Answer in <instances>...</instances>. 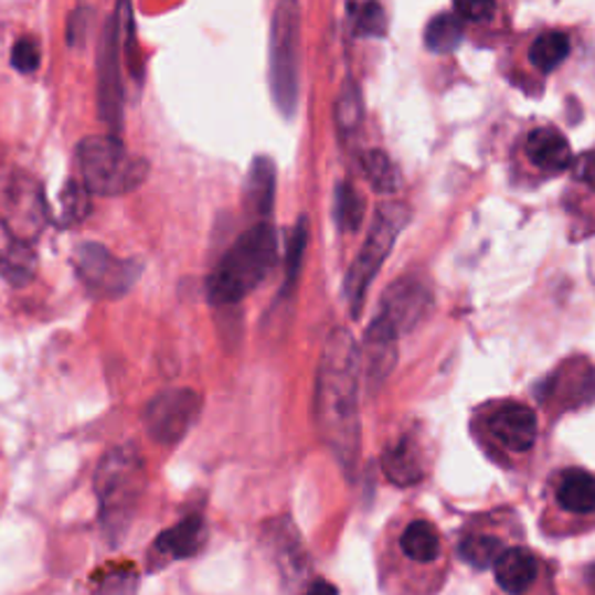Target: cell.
I'll return each instance as SVG.
<instances>
[{
  "mask_svg": "<svg viewBox=\"0 0 595 595\" xmlns=\"http://www.w3.org/2000/svg\"><path fill=\"white\" fill-rule=\"evenodd\" d=\"M315 414L326 445L344 468L359 454V354L347 330L328 338L315 393Z\"/></svg>",
  "mask_w": 595,
  "mask_h": 595,
  "instance_id": "obj_1",
  "label": "cell"
},
{
  "mask_svg": "<svg viewBox=\"0 0 595 595\" xmlns=\"http://www.w3.org/2000/svg\"><path fill=\"white\" fill-rule=\"evenodd\" d=\"M147 484V466L136 445H119L109 449L94 477V489L98 496V519L105 540L117 546L124 542L130 523L138 512Z\"/></svg>",
  "mask_w": 595,
  "mask_h": 595,
  "instance_id": "obj_2",
  "label": "cell"
},
{
  "mask_svg": "<svg viewBox=\"0 0 595 595\" xmlns=\"http://www.w3.org/2000/svg\"><path fill=\"white\" fill-rule=\"evenodd\" d=\"M277 263V233L273 224L261 222L242 233L208 277V298L214 305L245 300L268 277Z\"/></svg>",
  "mask_w": 595,
  "mask_h": 595,
  "instance_id": "obj_3",
  "label": "cell"
},
{
  "mask_svg": "<svg viewBox=\"0 0 595 595\" xmlns=\"http://www.w3.org/2000/svg\"><path fill=\"white\" fill-rule=\"evenodd\" d=\"M82 182L98 195H124L142 187L149 174L145 159L130 157L117 136H92L77 147Z\"/></svg>",
  "mask_w": 595,
  "mask_h": 595,
  "instance_id": "obj_4",
  "label": "cell"
},
{
  "mask_svg": "<svg viewBox=\"0 0 595 595\" xmlns=\"http://www.w3.org/2000/svg\"><path fill=\"white\" fill-rule=\"evenodd\" d=\"M270 89L284 117H294L300 92V6L279 0L270 29Z\"/></svg>",
  "mask_w": 595,
  "mask_h": 595,
  "instance_id": "obj_5",
  "label": "cell"
},
{
  "mask_svg": "<svg viewBox=\"0 0 595 595\" xmlns=\"http://www.w3.org/2000/svg\"><path fill=\"white\" fill-rule=\"evenodd\" d=\"M407 222V210L401 205H384L374 214V224L368 233L363 249L359 252L354 266L349 268L344 279V296L349 302V310L354 317L361 315V307L368 294V286L380 273L384 258L393 249V240L399 237Z\"/></svg>",
  "mask_w": 595,
  "mask_h": 595,
  "instance_id": "obj_6",
  "label": "cell"
},
{
  "mask_svg": "<svg viewBox=\"0 0 595 595\" xmlns=\"http://www.w3.org/2000/svg\"><path fill=\"white\" fill-rule=\"evenodd\" d=\"M73 268L86 291L107 300L126 296L142 275V263L136 258H119L98 242H82L75 247Z\"/></svg>",
  "mask_w": 595,
  "mask_h": 595,
  "instance_id": "obj_7",
  "label": "cell"
},
{
  "mask_svg": "<svg viewBox=\"0 0 595 595\" xmlns=\"http://www.w3.org/2000/svg\"><path fill=\"white\" fill-rule=\"evenodd\" d=\"M0 222L17 240L31 242L47 222V205L38 182L19 170L0 172Z\"/></svg>",
  "mask_w": 595,
  "mask_h": 595,
  "instance_id": "obj_8",
  "label": "cell"
},
{
  "mask_svg": "<svg viewBox=\"0 0 595 595\" xmlns=\"http://www.w3.org/2000/svg\"><path fill=\"white\" fill-rule=\"evenodd\" d=\"M203 401L193 389H168L147 403L142 412V424L153 443L172 447L182 443L193 428Z\"/></svg>",
  "mask_w": 595,
  "mask_h": 595,
  "instance_id": "obj_9",
  "label": "cell"
},
{
  "mask_svg": "<svg viewBox=\"0 0 595 595\" xmlns=\"http://www.w3.org/2000/svg\"><path fill=\"white\" fill-rule=\"evenodd\" d=\"M121 17L107 21L98 52V113L113 134L124 126L121 92Z\"/></svg>",
  "mask_w": 595,
  "mask_h": 595,
  "instance_id": "obj_10",
  "label": "cell"
},
{
  "mask_svg": "<svg viewBox=\"0 0 595 595\" xmlns=\"http://www.w3.org/2000/svg\"><path fill=\"white\" fill-rule=\"evenodd\" d=\"M489 431L500 447L510 451H528L538 439V418L531 407L504 403L491 414Z\"/></svg>",
  "mask_w": 595,
  "mask_h": 595,
  "instance_id": "obj_11",
  "label": "cell"
},
{
  "mask_svg": "<svg viewBox=\"0 0 595 595\" xmlns=\"http://www.w3.org/2000/svg\"><path fill=\"white\" fill-rule=\"evenodd\" d=\"M208 538V525L201 514H189L187 519L178 521L168 531H163L151 549V567L163 565V561H174V559H191L198 551L203 549Z\"/></svg>",
  "mask_w": 595,
  "mask_h": 595,
  "instance_id": "obj_12",
  "label": "cell"
},
{
  "mask_svg": "<svg viewBox=\"0 0 595 595\" xmlns=\"http://www.w3.org/2000/svg\"><path fill=\"white\" fill-rule=\"evenodd\" d=\"M266 542L281 570L284 582L289 588H298V580L307 572V554L291 521H270L266 525Z\"/></svg>",
  "mask_w": 595,
  "mask_h": 595,
  "instance_id": "obj_13",
  "label": "cell"
},
{
  "mask_svg": "<svg viewBox=\"0 0 595 595\" xmlns=\"http://www.w3.org/2000/svg\"><path fill=\"white\" fill-rule=\"evenodd\" d=\"M525 153L535 168L546 172H563L572 163L570 142L554 128L533 130L525 140Z\"/></svg>",
  "mask_w": 595,
  "mask_h": 595,
  "instance_id": "obj_14",
  "label": "cell"
},
{
  "mask_svg": "<svg viewBox=\"0 0 595 595\" xmlns=\"http://www.w3.org/2000/svg\"><path fill=\"white\" fill-rule=\"evenodd\" d=\"M493 567L498 586L507 593H525L538 580V559L525 549H504Z\"/></svg>",
  "mask_w": 595,
  "mask_h": 595,
  "instance_id": "obj_15",
  "label": "cell"
},
{
  "mask_svg": "<svg viewBox=\"0 0 595 595\" xmlns=\"http://www.w3.org/2000/svg\"><path fill=\"white\" fill-rule=\"evenodd\" d=\"M424 300H426V296L422 294V289H418L414 281H399L386 291L378 317L389 321L395 330L410 328L414 323V319L422 315Z\"/></svg>",
  "mask_w": 595,
  "mask_h": 595,
  "instance_id": "obj_16",
  "label": "cell"
},
{
  "mask_svg": "<svg viewBox=\"0 0 595 595\" xmlns=\"http://www.w3.org/2000/svg\"><path fill=\"white\" fill-rule=\"evenodd\" d=\"M275 187H277V170L273 159L256 157L249 166L245 182L247 208L258 216H268L275 203Z\"/></svg>",
  "mask_w": 595,
  "mask_h": 595,
  "instance_id": "obj_17",
  "label": "cell"
},
{
  "mask_svg": "<svg viewBox=\"0 0 595 595\" xmlns=\"http://www.w3.org/2000/svg\"><path fill=\"white\" fill-rule=\"evenodd\" d=\"M556 502L572 514L595 512V477L586 470L563 472L556 489Z\"/></svg>",
  "mask_w": 595,
  "mask_h": 595,
  "instance_id": "obj_18",
  "label": "cell"
},
{
  "mask_svg": "<svg viewBox=\"0 0 595 595\" xmlns=\"http://www.w3.org/2000/svg\"><path fill=\"white\" fill-rule=\"evenodd\" d=\"M38 273V254L31 242L12 240L0 252V277H3L14 289H21L33 281Z\"/></svg>",
  "mask_w": 595,
  "mask_h": 595,
  "instance_id": "obj_19",
  "label": "cell"
},
{
  "mask_svg": "<svg viewBox=\"0 0 595 595\" xmlns=\"http://www.w3.org/2000/svg\"><path fill=\"white\" fill-rule=\"evenodd\" d=\"M382 468H384L386 477L393 484H399V487H412V484H416L418 479L424 477L422 463H418L416 449L410 439H401L399 445H393L384 451Z\"/></svg>",
  "mask_w": 595,
  "mask_h": 595,
  "instance_id": "obj_20",
  "label": "cell"
},
{
  "mask_svg": "<svg viewBox=\"0 0 595 595\" xmlns=\"http://www.w3.org/2000/svg\"><path fill=\"white\" fill-rule=\"evenodd\" d=\"M403 554L414 563H433L439 556V535L428 521H412L401 538Z\"/></svg>",
  "mask_w": 595,
  "mask_h": 595,
  "instance_id": "obj_21",
  "label": "cell"
},
{
  "mask_svg": "<svg viewBox=\"0 0 595 595\" xmlns=\"http://www.w3.org/2000/svg\"><path fill=\"white\" fill-rule=\"evenodd\" d=\"M463 21L460 17L454 14H437L431 19V24L426 26V47L435 54H447L454 52L463 42Z\"/></svg>",
  "mask_w": 595,
  "mask_h": 595,
  "instance_id": "obj_22",
  "label": "cell"
},
{
  "mask_svg": "<svg viewBox=\"0 0 595 595\" xmlns=\"http://www.w3.org/2000/svg\"><path fill=\"white\" fill-rule=\"evenodd\" d=\"M570 54V38L561 31L542 33L531 47V61L538 71L551 73L567 59Z\"/></svg>",
  "mask_w": 595,
  "mask_h": 595,
  "instance_id": "obj_23",
  "label": "cell"
},
{
  "mask_svg": "<svg viewBox=\"0 0 595 595\" xmlns=\"http://www.w3.org/2000/svg\"><path fill=\"white\" fill-rule=\"evenodd\" d=\"M361 166L368 182L372 184L374 191L380 193H393L401 184V174L395 170V166L391 163V159L386 157L384 151L380 149H370L361 157Z\"/></svg>",
  "mask_w": 595,
  "mask_h": 595,
  "instance_id": "obj_24",
  "label": "cell"
},
{
  "mask_svg": "<svg viewBox=\"0 0 595 595\" xmlns=\"http://www.w3.org/2000/svg\"><path fill=\"white\" fill-rule=\"evenodd\" d=\"M89 193L92 191L86 189L84 182L71 180L68 184H65V189L61 193V212H59L61 226H75L92 214V195Z\"/></svg>",
  "mask_w": 595,
  "mask_h": 595,
  "instance_id": "obj_25",
  "label": "cell"
},
{
  "mask_svg": "<svg viewBox=\"0 0 595 595\" xmlns=\"http://www.w3.org/2000/svg\"><path fill=\"white\" fill-rule=\"evenodd\" d=\"M363 214H365V203L361 193L351 187L349 182H342L336 191V219H338V226L342 231H349L354 233L359 231L361 222H363Z\"/></svg>",
  "mask_w": 595,
  "mask_h": 595,
  "instance_id": "obj_26",
  "label": "cell"
},
{
  "mask_svg": "<svg viewBox=\"0 0 595 595\" xmlns=\"http://www.w3.org/2000/svg\"><path fill=\"white\" fill-rule=\"evenodd\" d=\"M504 542L491 535H475L463 540L460 544V556L466 563H470L477 570H487L493 567L496 561L502 556Z\"/></svg>",
  "mask_w": 595,
  "mask_h": 595,
  "instance_id": "obj_27",
  "label": "cell"
},
{
  "mask_svg": "<svg viewBox=\"0 0 595 595\" xmlns=\"http://www.w3.org/2000/svg\"><path fill=\"white\" fill-rule=\"evenodd\" d=\"M307 240H310V226H307V219L300 216L298 224L294 226L291 235H289V249H286V281H284V291H291L300 270H302V261H305V252H307Z\"/></svg>",
  "mask_w": 595,
  "mask_h": 595,
  "instance_id": "obj_28",
  "label": "cell"
},
{
  "mask_svg": "<svg viewBox=\"0 0 595 595\" xmlns=\"http://www.w3.org/2000/svg\"><path fill=\"white\" fill-rule=\"evenodd\" d=\"M363 117V107H361V94L357 89L354 82H347V86L340 94L338 107H336V121L342 136H351L359 128Z\"/></svg>",
  "mask_w": 595,
  "mask_h": 595,
  "instance_id": "obj_29",
  "label": "cell"
},
{
  "mask_svg": "<svg viewBox=\"0 0 595 595\" xmlns=\"http://www.w3.org/2000/svg\"><path fill=\"white\" fill-rule=\"evenodd\" d=\"M354 31L363 38H380L386 33V14L380 3L368 0L354 10Z\"/></svg>",
  "mask_w": 595,
  "mask_h": 595,
  "instance_id": "obj_30",
  "label": "cell"
},
{
  "mask_svg": "<svg viewBox=\"0 0 595 595\" xmlns=\"http://www.w3.org/2000/svg\"><path fill=\"white\" fill-rule=\"evenodd\" d=\"M40 61H42L40 45L33 38L17 40V45L12 47V65L19 73H24V75L35 73L40 68Z\"/></svg>",
  "mask_w": 595,
  "mask_h": 595,
  "instance_id": "obj_31",
  "label": "cell"
},
{
  "mask_svg": "<svg viewBox=\"0 0 595 595\" xmlns=\"http://www.w3.org/2000/svg\"><path fill=\"white\" fill-rule=\"evenodd\" d=\"M454 8L466 21H489L496 12V0H454Z\"/></svg>",
  "mask_w": 595,
  "mask_h": 595,
  "instance_id": "obj_32",
  "label": "cell"
},
{
  "mask_svg": "<svg viewBox=\"0 0 595 595\" xmlns=\"http://www.w3.org/2000/svg\"><path fill=\"white\" fill-rule=\"evenodd\" d=\"M577 174L580 178L591 184L595 189V151L593 153H586V157L580 159V166H577Z\"/></svg>",
  "mask_w": 595,
  "mask_h": 595,
  "instance_id": "obj_33",
  "label": "cell"
},
{
  "mask_svg": "<svg viewBox=\"0 0 595 595\" xmlns=\"http://www.w3.org/2000/svg\"><path fill=\"white\" fill-rule=\"evenodd\" d=\"M307 591H310V593H338L336 586H330V584H326V582L310 584V586H307Z\"/></svg>",
  "mask_w": 595,
  "mask_h": 595,
  "instance_id": "obj_34",
  "label": "cell"
},
{
  "mask_svg": "<svg viewBox=\"0 0 595 595\" xmlns=\"http://www.w3.org/2000/svg\"><path fill=\"white\" fill-rule=\"evenodd\" d=\"M593 575H595V567H593ZM593 584H595V577H593Z\"/></svg>",
  "mask_w": 595,
  "mask_h": 595,
  "instance_id": "obj_35",
  "label": "cell"
}]
</instances>
